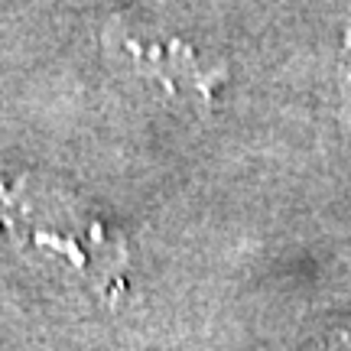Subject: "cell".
I'll use <instances>...</instances> for the list:
<instances>
[{
  "mask_svg": "<svg viewBox=\"0 0 351 351\" xmlns=\"http://www.w3.org/2000/svg\"><path fill=\"white\" fill-rule=\"evenodd\" d=\"M0 218L20 244L62 257L95 283H111L124 263L121 241L111 238L98 218L33 179L0 189Z\"/></svg>",
  "mask_w": 351,
  "mask_h": 351,
  "instance_id": "6da1fadb",
  "label": "cell"
},
{
  "mask_svg": "<svg viewBox=\"0 0 351 351\" xmlns=\"http://www.w3.org/2000/svg\"><path fill=\"white\" fill-rule=\"evenodd\" d=\"M335 351H351V328L345 332V335H341L339 341H335Z\"/></svg>",
  "mask_w": 351,
  "mask_h": 351,
  "instance_id": "277c9868",
  "label": "cell"
},
{
  "mask_svg": "<svg viewBox=\"0 0 351 351\" xmlns=\"http://www.w3.org/2000/svg\"><path fill=\"white\" fill-rule=\"evenodd\" d=\"M339 88H341V101L351 104V20L345 29V46H341V59H339Z\"/></svg>",
  "mask_w": 351,
  "mask_h": 351,
  "instance_id": "3957f363",
  "label": "cell"
},
{
  "mask_svg": "<svg viewBox=\"0 0 351 351\" xmlns=\"http://www.w3.org/2000/svg\"><path fill=\"white\" fill-rule=\"evenodd\" d=\"M121 52L137 62L140 72L163 82L169 91H195L205 101H212L215 88L225 82V65L208 62L199 49L176 39L121 36Z\"/></svg>",
  "mask_w": 351,
  "mask_h": 351,
  "instance_id": "7a4b0ae2",
  "label": "cell"
}]
</instances>
